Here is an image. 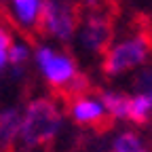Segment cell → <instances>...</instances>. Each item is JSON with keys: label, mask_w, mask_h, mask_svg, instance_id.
Returning <instances> with one entry per match:
<instances>
[{"label": "cell", "mask_w": 152, "mask_h": 152, "mask_svg": "<svg viewBox=\"0 0 152 152\" xmlns=\"http://www.w3.org/2000/svg\"><path fill=\"white\" fill-rule=\"evenodd\" d=\"M150 53V40L148 36H131L116 42L108 49L104 57V72L110 76H116L121 72H127L135 66H142Z\"/></svg>", "instance_id": "obj_2"}, {"label": "cell", "mask_w": 152, "mask_h": 152, "mask_svg": "<svg viewBox=\"0 0 152 152\" xmlns=\"http://www.w3.org/2000/svg\"><path fill=\"white\" fill-rule=\"evenodd\" d=\"M36 66L40 70V74L45 76V80L51 87H59L66 89V85L74 78L78 70H76V61L70 55L59 53L47 45H40L36 49Z\"/></svg>", "instance_id": "obj_3"}, {"label": "cell", "mask_w": 152, "mask_h": 152, "mask_svg": "<svg viewBox=\"0 0 152 152\" xmlns=\"http://www.w3.org/2000/svg\"><path fill=\"white\" fill-rule=\"evenodd\" d=\"M110 32H112V28L108 21L93 17V19H89L85 30L80 32V42L89 51H104L108 40H110Z\"/></svg>", "instance_id": "obj_7"}, {"label": "cell", "mask_w": 152, "mask_h": 152, "mask_svg": "<svg viewBox=\"0 0 152 152\" xmlns=\"http://www.w3.org/2000/svg\"><path fill=\"white\" fill-rule=\"evenodd\" d=\"M114 152H142V140L133 131H125L114 140Z\"/></svg>", "instance_id": "obj_11"}, {"label": "cell", "mask_w": 152, "mask_h": 152, "mask_svg": "<svg viewBox=\"0 0 152 152\" xmlns=\"http://www.w3.org/2000/svg\"><path fill=\"white\" fill-rule=\"evenodd\" d=\"M99 102H102V106H104L108 116L118 118V121L129 118V97H127V95L114 93V91H106Z\"/></svg>", "instance_id": "obj_9"}, {"label": "cell", "mask_w": 152, "mask_h": 152, "mask_svg": "<svg viewBox=\"0 0 152 152\" xmlns=\"http://www.w3.org/2000/svg\"><path fill=\"white\" fill-rule=\"evenodd\" d=\"M89 2H91V4H93V2H95V0H89Z\"/></svg>", "instance_id": "obj_17"}, {"label": "cell", "mask_w": 152, "mask_h": 152, "mask_svg": "<svg viewBox=\"0 0 152 152\" xmlns=\"http://www.w3.org/2000/svg\"><path fill=\"white\" fill-rule=\"evenodd\" d=\"M152 112V102L148 97V93H137L129 97V121L133 123H146Z\"/></svg>", "instance_id": "obj_10"}, {"label": "cell", "mask_w": 152, "mask_h": 152, "mask_svg": "<svg viewBox=\"0 0 152 152\" xmlns=\"http://www.w3.org/2000/svg\"><path fill=\"white\" fill-rule=\"evenodd\" d=\"M42 2L45 0H11V13L17 26H21L26 30L36 28L40 23Z\"/></svg>", "instance_id": "obj_6"}, {"label": "cell", "mask_w": 152, "mask_h": 152, "mask_svg": "<svg viewBox=\"0 0 152 152\" xmlns=\"http://www.w3.org/2000/svg\"><path fill=\"white\" fill-rule=\"evenodd\" d=\"M7 55H9V64H13V66H23L26 61H28V57H30V47L26 45V42H13L11 45V49L7 51Z\"/></svg>", "instance_id": "obj_12"}, {"label": "cell", "mask_w": 152, "mask_h": 152, "mask_svg": "<svg viewBox=\"0 0 152 152\" xmlns=\"http://www.w3.org/2000/svg\"><path fill=\"white\" fill-rule=\"evenodd\" d=\"M85 89H87V78H85V76H80V74H76L74 78L66 85V93L74 95V97H78V95H85V93H83Z\"/></svg>", "instance_id": "obj_13"}, {"label": "cell", "mask_w": 152, "mask_h": 152, "mask_svg": "<svg viewBox=\"0 0 152 152\" xmlns=\"http://www.w3.org/2000/svg\"><path fill=\"white\" fill-rule=\"evenodd\" d=\"M59 125H61V116H59L57 106L49 99H36L28 106L26 114L21 116L17 137L26 146L34 148V146H40L53 140Z\"/></svg>", "instance_id": "obj_1"}, {"label": "cell", "mask_w": 152, "mask_h": 152, "mask_svg": "<svg viewBox=\"0 0 152 152\" xmlns=\"http://www.w3.org/2000/svg\"><path fill=\"white\" fill-rule=\"evenodd\" d=\"M11 45H13V38H11L9 30L0 26V51H9Z\"/></svg>", "instance_id": "obj_14"}, {"label": "cell", "mask_w": 152, "mask_h": 152, "mask_svg": "<svg viewBox=\"0 0 152 152\" xmlns=\"http://www.w3.org/2000/svg\"><path fill=\"white\" fill-rule=\"evenodd\" d=\"M70 118L78 125H87V127H99L104 123V118L108 116L102 102L97 97L91 95H78L74 97L70 104Z\"/></svg>", "instance_id": "obj_5"}, {"label": "cell", "mask_w": 152, "mask_h": 152, "mask_svg": "<svg viewBox=\"0 0 152 152\" xmlns=\"http://www.w3.org/2000/svg\"><path fill=\"white\" fill-rule=\"evenodd\" d=\"M40 23L49 36L64 42L70 40L74 34V15L66 4L57 2V0H45L42 2Z\"/></svg>", "instance_id": "obj_4"}, {"label": "cell", "mask_w": 152, "mask_h": 152, "mask_svg": "<svg viewBox=\"0 0 152 152\" xmlns=\"http://www.w3.org/2000/svg\"><path fill=\"white\" fill-rule=\"evenodd\" d=\"M19 125H21V114L15 108H7L0 112V146L9 148L11 142L19 135Z\"/></svg>", "instance_id": "obj_8"}, {"label": "cell", "mask_w": 152, "mask_h": 152, "mask_svg": "<svg viewBox=\"0 0 152 152\" xmlns=\"http://www.w3.org/2000/svg\"><path fill=\"white\" fill-rule=\"evenodd\" d=\"M144 93H148V97H150V102H152V87H150L148 91H144Z\"/></svg>", "instance_id": "obj_16"}, {"label": "cell", "mask_w": 152, "mask_h": 152, "mask_svg": "<svg viewBox=\"0 0 152 152\" xmlns=\"http://www.w3.org/2000/svg\"><path fill=\"white\" fill-rule=\"evenodd\" d=\"M7 66H9V55L7 51H0V72H4Z\"/></svg>", "instance_id": "obj_15"}]
</instances>
